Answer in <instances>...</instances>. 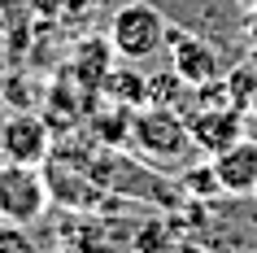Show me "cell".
<instances>
[{
	"instance_id": "cell-1",
	"label": "cell",
	"mask_w": 257,
	"mask_h": 253,
	"mask_svg": "<svg viewBox=\"0 0 257 253\" xmlns=\"http://www.w3.org/2000/svg\"><path fill=\"white\" fill-rule=\"evenodd\" d=\"M131 140L153 166H183L192 157V131L188 118L175 105H144L131 118Z\"/></svg>"
},
{
	"instance_id": "cell-2",
	"label": "cell",
	"mask_w": 257,
	"mask_h": 253,
	"mask_svg": "<svg viewBox=\"0 0 257 253\" xmlns=\"http://www.w3.org/2000/svg\"><path fill=\"white\" fill-rule=\"evenodd\" d=\"M170 40V18L149 0H126L109 18V48L126 61H149Z\"/></svg>"
},
{
	"instance_id": "cell-3",
	"label": "cell",
	"mask_w": 257,
	"mask_h": 253,
	"mask_svg": "<svg viewBox=\"0 0 257 253\" xmlns=\"http://www.w3.org/2000/svg\"><path fill=\"white\" fill-rule=\"evenodd\" d=\"M166 53H170V70L188 88H205L227 74V61H222V44H214L209 35H196L188 27H175L170 22V40H166Z\"/></svg>"
},
{
	"instance_id": "cell-4",
	"label": "cell",
	"mask_w": 257,
	"mask_h": 253,
	"mask_svg": "<svg viewBox=\"0 0 257 253\" xmlns=\"http://www.w3.org/2000/svg\"><path fill=\"white\" fill-rule=\"evenodd\" d=\"M44 205H48V184H44V175L35 166H18L9 161L5 171H0V218L5 223H31V218H40Z\"/></svg>"
},
{
	"instance_id": "cell-5",
	"label": "cell",
	"mask_w": 257,
	"mask_h": 253,
	"mask_svg": "<svg viewBox=\"0 0 257 253\" xmlns=\"http://www.w3.org/2000/svg\"><path fill=\"white\" fill-rule=\"evenodd\" d=\"M209 161H214L218 188L227 197H253V188H257V140L253 135H240L235 144H227Z\"/></svg>"
},
{
	"instance_id": "cell-6",
	"label": "cell",
	"mask_w": 257,
	"mask_h": 253,
	"mask_svg": "<svg viewBox=\"0 0 257 253\" xmlns=\"http://www.w3.org/2000/svg\"><path fill=\"white\" fill-rule=\"evenodd\" d=\"M0 153L18 166H40V161L53 157V140H48V127L31 114H18V118L5 122L0 131Z\"/></svg>"
},
{
	"instance_id": "cell-7",
	"label": "cell",
	"mask_w": 257,
	"mask_h": 253,
	"mask_svg": "<svg viewBox=\"0 0 257 253\" xmlns=\"http://www.w3.org/2000/svg\"><path fill=\"white\" fill-rule=\"evenodd\" d=\"M100 92L113 96L118 105H131V109H136V105H144V101H149V79H144L136 66H118V70H109V74H105Z\"/></svg>"
},
{
	"instance_id": "cell-8",
	"label": "cell",
	"mask_w": 257,
	"mask_h": 253,
	"mask_svg": "<svg viewBox=\"0 0 257 253\" xmlns=\"http://www.w3.org/2000/svg\"><path fill=\"white\" fill-rule=\"evenodd\" d=\"M175 179H179V188H183V197H196V201L222 197V188H218V175H214V161H196V166H183Z\"/></svg>"
},
{
	"instance_id": "cell-9",
	"label": "cell",
	"mask_w": 257,
	"mask_h": 253,
	"mask_svg": "<svg viewBox=\"0 0 257 253\" xmlns=\"http://www.w3.org/2000/svg\"><path fill=\"white\" fill-rule=\"evenodd\" d=\"M0 253H31V240L18 231V223L0 218Z\"/></svg>"
},
{
	"instance_id": "cell-10",
	"label": "cell",
	"mask_w": 257,
	"mask_h": 253,
	"mask_svg": "<svg viewBox=\"0 0 257 253\" xmlns=\"http://www.w3.org/2000/svg\"><path fill=\"white\" fill-rule=\"evenodd\" d=\"M244 48H248V61L257 66V5L248 9V18H244Z\"/></svg>"
},
{
	"instance_id": "cell-11",
	"label": "cell",
	"mask_w": 257,
	"mask_h": 253,
	"mask_svg": "<svg viewBox=\"0 0 257 253\" xmlns=\"http://www.w3.org/2000/svg\"><path fill=\"white\" fill-rule=\"evenodd\" d=\"M244 122H248V135L257 140V101H253V109H248V118H244Z\"/></svg>"
},
{
	"instance_id": "cell-12",
	"label": "cell",
	"mask_w": 257,
	"mask_h": 253,
	"mask_svg": "<svg viewBox=\"0 0 257 253\" xmlns=\"http://www.w3.org/2000/svg\"><path fill=\"white\" fill-rule=\"evenodd\" d=\"M179 253H205V249H196L192 240H179Z\"/></svg>"
},
{
	"instance_id": "cell-13",
	"label": "cell",
	"mask_w": 257,
	"mask_h": 253,
	"mask_svg": "<svg viewBox=\"0 0 257 253\" xmlns=\"http://www.w3.org/2000/svg\"><path fill=\"white\" fill-rule=\"evenodd\" d=\"M53 253H87V249H74V244H70V249H53Z\"/></svg>"
},
{
	"instance_id": "cell-14",
	"label": "cell",
	"mask_w": 257,
	"mask_h": 253,
	"mask_svg": "<svg viewBox=\"0 0 257 253\" xmlns=\"http://www.w3.org/2000/svg\"><path fill=\"white\" fill-rule=\"evenodd\" d=\"M253 205H257V188H253Z\"/></svg>"
},
{
	"instance_id": "cell-15",
	"label": "cell",
	"mask_w": 257,
	"mask_h": 253,
	"mask_svg": "<svg viewBox=\"0 0 257 253\" xmlns=\"http://www.w3.org/2000/svg\"><path fill=\"white\" fill-rule=\"evenodd\" d=\"M244 5H253V0H244Z\"/></svg>"
}]
</instances>
